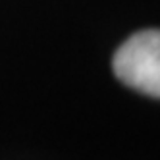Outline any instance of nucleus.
<instances>
[{
  "label": "nucleus",
  "instance_id": "obj_1",
  "mask_svg": "<svg viewBox=\"0 0 160 160\" xmlns=\"http://www.w3.org/2000/svg\"><path fill=\"white\" fill-rule=\"evenodd\" d=\"M112 70L125 87L160 98V29L133 33L114 54Z\"/></svg>",
  "mask_w": 160,
  "mask_h": 160
}]
</instances>
